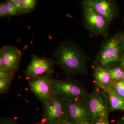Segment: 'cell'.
I'll return each mask as SVG.
<instances>
[{
	"label": "cell",
	"instance_id": "obj_17",
	"mask_svg": "<svg viewBox=\"0 0 124 124\" xmlns=\"http://www.w3.org/2000/svg\"><path fill=\"white\" fill-rule=\"evenodd\" d=\"M111 87L121 97L124 99V87L122 80L113 83Z\"/></svg>",
	"mask_w": 124,
	"mask_h": 124
},
{
	"label": "cell",
	"instance_id": "obj_13",
	"mask_svg": "<svg viewBox=\"0 0 124 124\" xmlns=\"http://www.w3.org/2000/svg\"><path fill=\"white\" fill-rule=\"evenodd\" d=\"M106 93L108 96L111 112L124 111V99L121 97L112 87Z\"/></svg>",
	"mask_w": 124,
	"mask_h": 124
},
{
	"label": "cell",
	"instance_id": "obj_21",
	"mask_svg": "<svg viewBox=\"0 0 124 124\" xmlns=\"http://www.w3.org/2000/svg\"><path fill=\"white\" fill-rule=\"evenodd\" d=\"M0 124H18L14 120L9 118H5L1 120Z\"/></svg>",
	"mask_w": 124,
	"mask_h": 124
},
{
	"label": "cell",
	"instance_id": "obj_20",
	"mask_svg": "<svg viewBox=\"0 0 124 124\" xmlns=\"http://www.w3.org/2000/svg\"><path fill=\"white\" fill-rule=\"evenodd\" d=\"M9 17L7 12V6L5 1L0 3V17L1 18Z\"/></svg>",
	"mask_w": 124,
	"mask_h": 124
},
{
	"label": "cell",
	"instance_id": "obj_24",
	"mask_svg": "<svg viewBox=\"0 0 124 124\" xmlns=\"http://www.w3.org/2000/svg\"><path fill=\"white\" fill-rule=\"evenodd\" d=\"M120 64L124 68V54L121 58Z\"/></svg>",
	"mask_w": 124,
	"mask_h": 124
},
{
	"label": "cell",
	"instance_id": "obj_8",
	"mask_svg": "<svg viewBox=\"0 0 124 124\" xmlns=\"http://www.w3.org/2000/svg\"><path fill=\"white\" fill-rule=\"evenodd\" d=\"M67 120L73 124L93 123L92 117L85 100L66 101Z\"/></svg>",
	"mask_w": 124,
	"mask_h": 124
},
{
	"label": "cell",
	"instance_id": "obj_18",
	"mask_svg": "<svg viewBox=\"0 0 124 124\" xmlns=\"http://www.w3.org/2000/svg\"><path fill=\"white\" fill-rule=\"evenodd\" d=\"M5 1L7 6V12L9 17L19 15L14 4L10 0H7Z\"/></svg>",
	"mask_w": 124,
	"mask_h": 124
},
{
	"label": "cell",
	"instance_id": "obj_12",
	"mask_svg": "<svg viewBox=\"0 0 124 124\" xmlns=\"http://www.w3.org/2000/svg\"><path fill=\"white\" fill-rule=\"evenodd\" d=\"M96 87L106 92L112 84L109 69L94 65L93 71Z\"/></svg>",
	"mask_w": 124,
	"mask_h": 124
},
{
	"label": "cell",
	"instance_id": "obj_29",
	"mask_svg": "<svg viewBox=\"0 0 124 124\" xmlns=\"http://www.w3.org/2000/svg\"></svg>",
	"mask_w": 124,
	"mask_h": 124
},
{
	"label": "cell",
	"instance_id": "obj_4",
	"mask_svg": "<svg viewBox=\"0 0 124 124\" xmlns=\"http://www.w3.org/2000/svg\"><path fill=\"white\" fill-rule=\"evenodd\" d=\"M85 102L92 117L93 123L102 120H108L111 112L110 106L106 92L96 87L89 94Z\"/></svg>",
	"mask_w": 124,
	"mask_h": 124
},
{
	"label": "cell",
	"instance_id": "obj_27",
	"mask_svg": "<svg viewBox=\"0 0 124 124\" xmlns=\"http://www.w3.org/2000/svg\"><path fill=\"white\" fill-rule=\"evenodd\" d=\"M121 80L123 81H124V73H123V76H122V80Z\"/></svg>",
	"mask_w": 124,
	"mask_h": 124
},
{
	"label": "cell",
	"instance_id": "obj_19",
	"mask_svg": "<svg viewBox=\"0 0 124 124\" xmlns=\"http://www.w3.org/2000/svg\"><path fill=\"white\" fill-rule=\"evenodd\" d=\"M10 1L14 4L19 15L25 14V12L23 8L22 3L21 0H10Z\"/></svg>",
	"mask_w": 124,
	"mask_h": 124
},
{
	"label": "cell",
	"instance_id": "obj_10",
	"mask_svg": "<svg viewBox=\"0 0 124 124\" xmlns=\"http://www.w3.org/2000/svg\"><path fill=\"white\" fill-rule=\"evenodd\" d=\"M81 2L92 7L110 23L118 15L117 5L112 0H84Z\"/></svg>",
	"mask_w": 124,
	"mask_h": 124
},
{
	"label": "cell",
	"instance_id": "obj_14",
	"mask_svg": "<svg viewBox=\"0 0 124 124\" xmlns=\"http://www.w3.org/2000/svg\"><path fill=\"white\" fill-rule=\"evenodd\" d=\"M109 69L112 84L122 80L124 68L120 64Z\"/></svg>",
	"mask_w": 124,
	"mask_h": 124
},
{
	"label": "cell",
	"instance_id": "obj_2",
	"mask_svg": "<svg viewBox=\"0 0 124 124\" xmlns=\"http://www.w3.org/2000/svg\"><path fill=\"white\" fill-rule=\"evenodd\" d=\"M94 60V65L110 68L120 64L124 54V44L120 34L105 38Z\"/></svg>",
	"mask_w": 124,
	"mask_h": 124
},
{
	"label": "cell",
	"instance_id": "obj_23",
	"mask_svg": "<svg viewBox=\"0 0 124 124\" xmlns=\"http://www.w3.org/2000/svg\"><path fill=\"white\" fill-rule=\"evenodd\" d=\"M86 124H111L108 121V120H102L94 123Z\"/></svg>",
	"mask_w": 124,
	"mask_h": 124
},
{
	"label": "cell",
	"instance_id": "obj_31",
	"mask_svg": "<svg viewBox=\"0 0 124 124\" xmlns=\"http://www.w3.org/2000/svg\"></svg>",
	"mask_w": 124,
	"mask_h": 124
},
{
	"label": "cell",
	"instance_id": "obj_1",
	"mask_svg": "<svg viewBox=\"0 0 124 124\" xmlns=\"http://www.w3.org/2000/svg\"><path fill=\"white\" fill-rule=\"evenodd\" d=\"M55 64L64 70L68 77L88 75V58L78 44L70 40L58 43L52 51Z\"/></svg>",
	"mask_w": 124,
	"mask_h": 124
},
{
	"label": "cell",
	"instance_id": "obj_30",
	"mask_svg": "<svg viewBox=\"0 0 124 124\" xmlns=\"http://www.w3.org/2000/svg\"><path fill=\"white\" fill-rule=\"evenodd\" d=\"M124 124V123H123V124Z\"/></svg>",
	"mask_w": 124,
	"mask_h": 124
},
{
	"label": "cell",
	"instance_id": "obj_9",
	"mask_svg": "<svg viewBox=\"0 0 124 124\" xmlns=\"http://www.w3.org/2000/svg\"><path fill=\"white\" fill-rule=\"evenodd\" d=\"M53 74H47L33 80L28 81L29 89L42 103L54 96L52 84Z\"/></svg>",
	"mask_w": 124,
	"mask_h": 124
},
{
	"label": "cell",
	"instance_id": "obj_3",
	"mask_svg": "<svg viewBox=\"0 0 124 124\" xmlns=\"http://www.w3.org/2000/svg\"><path fill=\"white\" fill-rule=\"evenodd\" d=\"M52 88L54 95L66 101L85 100L89 94L81 83L69 78L63 80L54 79Z\"/></svg>",
	"mask_w": 124,
	"mask_h": 124
},
{
	"label": "cell",
	"instance_id": "obj_11",
	"mask_svg": "<svg viewBox=\"0 0 124 124\" xmlns=\"http://www.w3.org/2000/svg\"><path fill=\"white\" fill-rule=\"evenodd\" d=\"M4 60L5 70L15 73L19 68L23 54L17 47L11 45H4L0 49Z\"/></svg>",
	"mask_w": 124,
	"mask_h": 124
},
{
	"label": "cell",
	"instance_id": "obj_5",
	"mask_svg": "<svg viewBox=\"0 0 124 124\" xmlns=\"http://www.w3.org/2000/svg\"><path fill=\"white\" fill-rule=\"evenodd\" d=\"M81 4L83 24L90 36L108 37L110 23L88 5L82 2Z\"/></svg>",
	"mask_w": 124,
	"mask_h": 124
},
{
	"label": "cell",
	"instance_id": "obj_28",
	"mask_svg": "<svg viewBox=\"0 0 124 124\" xmlns=\"http://www.w3.org/2000/svg\"><path fill=\"white\" fill-rule=\"evenodd\" d=\"M122 119L123 120H124V117H122Z\"/></svg>",
	"mask_w": 124,
	"mask_h": 124
},
{
	"label": "cell",
	"instance_id": "obj_15",
	"mask_svg": "<svg viewBox=\"0 0 124 124\" xmlns=\"http://www.w3.org/2000/svg\"><path fill=\"white\" fill-rule=\"evenodd\" d=\"M14 76L0 78V94H3L7 93L11 85Z\"/></svg>",
	"mask_w": 124,
	"mask_h": 124
},
{
	"label": "cell",
	"instance_id": "obj_7",
	"mask_svg": "<svg viewBox=\"0 0 124 124\" xmlns=\"http://www.w3.org/2000/svg\"><path fill=\"white\" fill-rule=\"evenodd\" d=\"M55 64V60L53 57H40L32 54L30 63L24 71V75L28 81H31L47 74H53Z\"/></svg>",
	"mask_w": 124,
	"mask_h": 124
},
{
	"label": "cell",
	"instance_id": "obj_6",
	"mask_svg": "<svg viewBox=\"0 0 124 124\" xmlns=\"http://www.w3.org/2000/svg\"><path fill=\"white\" fill-rule=\"evenodd\" d=\"M42 104V124H64L68 121L66 101L54 96Z\"/></svg>",
	"mask_w": 124,
	"mask_h": 124
},
{
	"label": "cell",
	"instance_id": "obj_16",
	"mask_svg": "<svg viewBox=\"0 0 124 124\" xmlns=\"http://www.w3.org/2000/svg\"><path fill=\"white\" fill-rule=\"evenodd\" d=\"M25 14L31 13L34 10L37 4L35 0H21Z\"/></svg>",
	"mask_w": 124,
	"mask_h": 124
},
{
	"label": "cell",
	"instance_id": "obj_25",
	"mask_svg": "<svg viewBox=\"0 0 124 124\" xmlns=\"http://www.w3.org/2000/svg\"><path fill=\"white\" fill-rule=\"evenodd\" d=\"M120 37L121 39L124 44V34H120Z\"/></svg>",
	"mask_w": 124,
	"mask_h": 124
},
{
	"label": "cell",
	"instance_id": "obj_22",
	"mask_svg": "<svg viewBox=\"0 0 124 124\" xmlns=\"http://www.w3.org/2000/svg\"><path fill=\"white\" fill-rule=\"evenodd\" d=\"M5 70L4 60L3 55L0 53V70Z\"/></svg>",
	"mask_w": 124,
	"mask_h": 124
},
{
	"label": "cell",
	"instance_id": "obj_26",
	"mask_svg": "<svg viewBox=\"0 0 124 124\" xmlns=\"http://www.w3.org/2000/svg\"><path fill=\"white\" fill-rule=\"evenodd\" d=\"M64 124H73V123H71V122H68V121H67L66 122H65L64 123Z\"/></svg>",
	"mask_w": 124,
	"mask_h": 124
}]
</instances>
